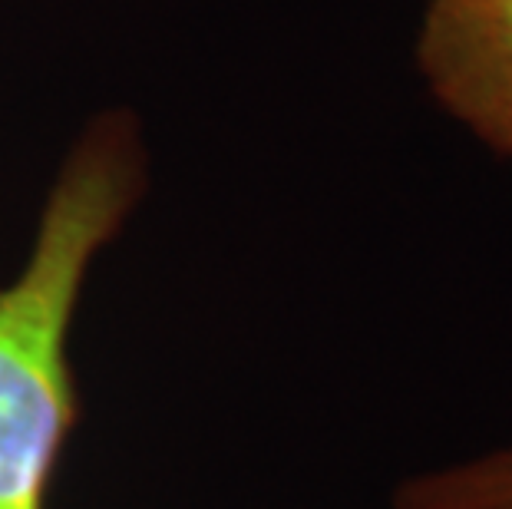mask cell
I'll return each mask as SVG.
<instances>
[{
	"mask_svg": "<svg viewBox=\"0 0 512 509\" xmlns=\"http://www.w3.org/2000/svg\"><path fill=\"white\" fill-rule=\"evenodd\" d=\"M413 53L440 110L512 156V0H430Z\"/></svg>",
	"mask_w": 512,
	"mask_h": 509,
	"instance_id": "7a4b0ae2",
	"label": "cell"
},
{
	"mask_svg": "<svg viewBox=\"0 0 512 509\" xmlns=\"http://www.w3.org/2000/svg\"><path fill=\"white\" fill-rule=\"evenodd\" d=\"M149 192V146L129 106L96 110L53 172L14 275L0 278V509H50L80 420L70 341L83 291Z\"/></svg>",
	"mask_w": 512,
	"mask_h": 509,
	"instance_id": "6da1fadb",
	"label": "cell"
},
{
	"mask_svg": "<svg viewBox=\"0 0 512 509\" xmlns=\"http://www.w3.org/2000/svg\"><path fill=\"white\" fill-rule=\"evenodd\" d=\"M394 509H512V447L403 480Z\"/></svg>",
	"mask_w": 512,
	"mask_h": 509,
	"instance_id": "3957f363",
	"label": "cell"
}]
</instances>
